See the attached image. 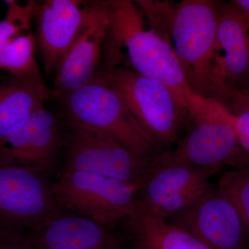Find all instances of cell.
<instances>
[{"label": "cell", "instance_id": "cell-1", "mask_svg": "<svg viewBox=\"0 0 249 249\" xmlns=\"http://www.w3.org/2000/svg\"><path fill=\"white\" fill-rule=\"evenodd\" d=\"M151 27L168 39L193 93L219 101L215 71L218 22L222 8L209 0L137 1Z\"/></svg>", "mask_w": 249, "mask_h": 249}, {"label": "cell", "instance_id": "cell-2", "mask_svg": "<svg viewBox=\"0 0 249 249\" xmlns=\"http://www.w3.org/2000/svg\"><path fill=\"white\" fill-rule=\"evenodd\" d=\"M107 6V61L124 51L118 64L127 59L131 70L166 85L186 109L194 93L169 40L149 24L137 3L109 0Z\"/></svg>", "mask_w": 249, "mask_h": 249}, {"label": "cell", "instance_id": "cell-3", "mask_svg": "<svg viewBox=\"0 0 249 249\" xmlns=\"http://www.w3.org/2000/svg\"><path fill=\"white\" fill-rule=\"evenodd\" d=\"M60 98L70 124L107 135L143 160H151L163 152L142 130L102 71Z\"/></svg>", "mask_w": 249, "mask_h": 249}, {"label": "cell", "instance_id": "cell-4", "mask_svg": "<svg viewBox=\"0 0 249 249\" xmlns=\"http://www.w3.org/2000/svg\"><path fill=\"white\" fill-rule=\"evenodd\" d=\"M102 72L160 151L176 142L186 108L168 87L124 67L107 66Z\"/></svg>", "mask_w": 249, "mask_h": 249}, {"label": "cell", "instance_id": "cell-5", "mask_svg": "<svg viewBox=\"0 0 249 249\" xmlns=\"http://www.w3.org/2000/svg\"><path fill=\"white\" fill-rule=\"evenodd\" d=\"M191 129L174 154L190 164L217 172L233 166L242 150L234 127V116L214 98L194 93L186 109Z\"/></svg>", "mask_w": 249, "mask_h": 249}, {"label": "cell", "instance_id": "cell-6", "mask_svg": "<svg viewBox=\"0 0 249 249\" xmlns=\"http://www.w3.org/2000/svg\"><path fill=\"white\" fill-rule=\"evenodd\" d=\"M52 189L60 209L89 216L103 226L128 219L138 206L137 188L98 174L64 170Z\"/></svg>", "mask_w": 249, "mask_h": 249}, {"label": "cell", "instance_id": "cell-7", "mask_svg": "<svg viewBox=\"0 0 249 249\" xmlns=\"http://www.w3.org/2000/svg\"><path fill=\"white\" fill-rule=\"evenodd\" d=\"M45 173L27 167L0 165V224L40 231L60 214Z\"/></svg>", "mask_w": 249, "mask_h": 249}, {"label": "cell", "instance_id": "cell-8", "mask_svg": "<svg viewBox=\"0 0 249 249\" xmlns=\"http://www.w3.org/2000/svg\"><path fill=\"white\" fill-rule=\"evenodd\" d=\"M66 168L115 178L139 189L149 163L107 135L71 124Z\"/></svg>", "mask_w": 249, "mask_h": 249}, {"label": "cell", "instance_id": "cell-9", "mask_svg": "<svg viewBox=\"0 0 249 249\" xmlns=\"http://www.w3.org/2000/svg\"><path fill=\"white\" fill-rule=\"evenodd\" d=\"M167 222L214 249H242L245 227L233 205L208 187L186 209Z\"/></svg>", "mask_w": 249, "mask_h": 249}, {"label": "cell", "instance_id": "cell-10", "mask_svg": "<svg viewBox=\"0 0 249 249\" xmlns=\"http://www.w3.org/2000/svg\"><path fill=\"white\" fill-rule=\"evenodd\" d=\"M60 143L56 117L42 108L0 141V165L27 167L47 173L55 164Z\"/></svg>", "mask_w": 249, "mask_h": 249}, {"label": "cell", "instance_id": "cell-11", "mask_svg": "<svg viewBox=\"0 0 249 249\" xmlns=\"http://www.w3.org/2000/svg\"><path fill=\"white\" fill-rule=\"evenodd\" d=\"M107 28V1L89 2L84 24L56 70L54 85L59 97L82 88L97 73Z\"/></svg>", "mask_w": 249, "mask_h": 249}, {"label": "cell", "instance_id": "cell-12", "mask_svg": "<svg viewBox=\"0 0 249 249\" xmlns=\"http://www.w3.org/2000/svg\"><path fill=\"white\" fill-rule=\"evenodd\" d=\"M89 8V2L81 0L38 1L34 18L36 44L46 73L58 68L83 27Z\"/></svg>", "mask_w": 249, "mask_h": 249}, {"label": "cell", "instance_id": "cell-13", "mask_svg": "<svg viewBox=\"0 0 249 249\" xmlns=\"http://www.w3.org/2000/svg\"><path fill=\"white\" fill-rule=\"evenodd\" d=\"M215 71L224 90H244L249 85V22L234 1L221 10Z\"/></svg>", "mask_w": 249, "mask_h": 249}, {"label": "cell", "instance_id": "cell-14", "mask_svg": "<svg viewBox=\"0 0 249 249\" xmlns=\"http://www.w3.org/2000/svg\"><path fill=\"white\" fill-rule=\"evenodd\" d=\"M5 3L7 12L0 21V70L18 76H41L31 27L38 1L30 0L25 5L12 0Z\"/></svg>", "mask_w": 249, "mask_h": 249}, {"label": "cell", "instance_id": "cell-15", "mask_svg": "<svg viewBox=\"0 0 249 249\" xmlns=\"http://www.w3.org/2000/svg\"><path fill=\"white\" fill-rule=\"evenodd\" d=\"M214 173L180 160L172 150H165L149 163L137 193L139 204L153 214L165 201L180 192L195 185L209 183Z\"/></svg>", "mask_w": 249, "mask_h": 249}, {"label": "cell", "instance_id": "cell-16", "mask_svg": "<svg viewBox=\"0 0 249 249\" xmlns=\"http://www.w3.org/2000/svg\"><path fill=\"white\" fill-rule=\"evenodd\" d=\"M115 243L105 226L82 216L58 214L33 234L39 249H107Z\"/></svg>", "mask_w": 249, "mask_h": 249}, {"label": "cell", "instance_id": "cell-17", "mask_svg": "<svg viewBox=\"0 0 249 249\" xmlns=\"http://www.w3.org/2000/svg\"><path fill=\"white\" fill-rule=\"evenodd\" d=\"M51 96L42 76L8 73L0 78V141L45 107Z\"/></svg>", "mask_w": 249, "mask_h": 249}, {"label": "cell", "instance_id": "cell-18", "mask_svg": "<svg viewBox=\"0 0 249 249\" xmlns=\"http://www.w3.org/2000/svg\"><path fill=\"white\" fill-rule=\"evenodd\" d=\"M128 219L135 249H214L166 219L152 215L139 202Z\"/></svg>", "mask_w": 249, "mask_h": 249}, {"label": "cell", "instance_id": "cell-19", "mask_svg": "<svg viewBox=\"0 0 249 249\" xmlns=\"http://www.w3.org/2000/svg\"><path fill=\"white\" fill-rule=\"evenodd\" d=\"M218 191L233 205L249 234V171L237 168L224 174Z\"/></svg>", "mask_w": 249, "mask_h": 249}, {"label": "cell", "instance_id": "cell-20", "mask_svg": "<svg viewBox=\"0 0 249 249\" xmlns=\"http://www.w3.org/2000/svg\"><path fill=\"white\" fill-rule=\"evenodd\" d=\"M32 247V232L0 224V249H30Z\"/></svg>", "mask_w": 249, "mask_h": 249}, {"label": "cell", "instance_id": "cell-21", "mask_svg": "<svg viewBox=\"0 0 249 249\" xmlns=\"http://www.w3.org/2000/svg\"><path fill=\"white\" fill-rule=\"evenodd\" d=\"M234 116L236 134L249 137V93L241 92L229 108Z\"/></svg>", "mask_w": 249, "mask_h": 249}, {"label": "cell", "instance_id": "cell-22", "mask_svg": "<svg viewBox=\"0 0 249 249\" xmlns=\"http://www.w3.org/2000/svg\"><path fill=\"white\" fill-rule=\"evenodd\" d=\"M234 2L238 6L246 19L249 22V0H236Z\"/></svg>", "mask_w": 249, "mask_h": 249}, {"label": "cell", "instance_id": "cell-23", "mask_svg": "<svg viewBox=\"0 0 249 249\" xmlns=\"http://www.w3.org/2000/svg\"><path fill=\"white\" fill-rule=\"evenodd\" d=\"M237 166L236 167L237 168H241V169H245L249 171V154L246 152H244Z\"/></svg>", "mask_w": 249, "mask_h": 249}, {"label": "cell", "instance_id": "cell-24", "mask_svg": "<svg viewBox=\"0 0 249 249\" xmlns=\"http://www.w3.org/2000/svg\"><path fill=\"white\" fill-rule=\"evenodd\" d=\"M239 145L247 153L249 154V137L237 134Z\"/></svg>", "mask_w": 249, "mask_h": 249}, {"label": "cell", "instance_id": "cell-25", "mask_svg": "<svg viewBox=\"0 0 249 249\" xmlns=\"http://www.w3.org/2000/svg\"><path fill=\"white\" fill-rule=\"evenodd\" d=\"M107 249H122L120 247H119V245H118L117 242L116 243L114 244V245H113L112 246H111L110 247H109Z\"/></svg>", "mask_w": 249, "mask_h": 249}, {"label": "cell", "instance_id": "cell-26", "mask_svg": "<svg viewBox=\"0 0 249 249\" xmlns=\"http://www.w3.org/2000/svg\"><path fill=\"white\" fill-rule=\"evenodd\" d=\"M242 91H245V92L249 93V85L245 89L242 90Z\"/></svg>", "mask_w": 249, "mask_h": 249}, {"label": "cell", "instance_id": "cell-27", "mask_svg": "<svg viewBox=\"0 0 249 249\" xmlns=\"http://www.w3.org/2000/svg\"><path fill=\"white\" fill-rule=\"evenodd\" d=\"M30 249H39L36 248V247H34V246H33V247H31V248Z\"/></svg>", "mask_w": 249, "mask_h": 249}]
</instances>
